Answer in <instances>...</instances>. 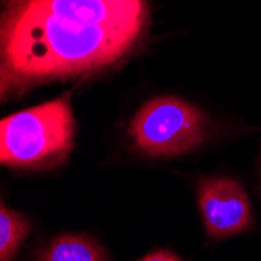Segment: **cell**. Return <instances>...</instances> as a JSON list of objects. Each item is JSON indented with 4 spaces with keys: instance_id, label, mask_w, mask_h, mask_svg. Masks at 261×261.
<instances>
[{
    "instance_id": "cell-3",
    "label": "cell",
    "mask_w": 261,
    "mask_h": 261,
    "mask_svg": "<svg viewBox=\"0 0 261 261\" xmlns=\"http://www.w3.org/2000/svg\"><path fill=\"white\" fill-rule=\"evenodd\" d=\"M130 136L147 155H178L203 142L205 119L197 108L177 97H156L135 114Z\"/></svg>"
},
{
    "instance_id": "cell-1",
    "label": "cell",
    "mask_w": 261,
    "mask_h": 261,
    "mask_svg": "<svg viewBox=\"0 0 261 261\" xmlns=\"http://www.w3.org/2000/svg\"><path fill=\"white\" fill-rule=\"evenodd\" d=\"M147 16L146 0H4L2 97L116 64L135 49Z\"/></svg>"
},
{
    "instance_id": "cell-4",
    "label": "cell",
    "mask_w": 261,
    "mask_h": 261,
    "mask_svg": "<svg viewBox=\"0 0 261 261\" xmlns=\"http://www.w3.org/2000/svg\"><path fill=\"white\" fill-rule=\"evenodd\" d=\"M199 206L206 233L227 238L252 227L253 218L244 188L231 178H206L199 183Z\"/></svg>"
},
{
    "instance_id": "cell-7",
    "label": "cell",
    "mask_w": 261,
    "mask_h": 261,
    "mask_svg": "<svg viewBox=\"0 0 261 261\" xmlns=\"http://www.w3.org/2000/svg\"><path fill=\"white\" fill-rule=\"evenodd\" d=\"M141 261H181L175 253L168 250H156L149 255H146Z\"/></svg>"
},
{
    "instance_id": "cell-6",
    "label": "cell",
    "mask_w": 261,
    "mask_h": 261,
    "mask_svg": "<svg viewBox=\"0 0 261 261\" xmlns=\"http://www.w3.org/2000/svg\"><path fill=\"white\" fill-rule=\"evenodd\" d=\"M29 221L2 205L0 208V261H11L23 238L29 234Z\"/></svg>"
},
{
    "instance_id": "cell-5",
    "label": "cell",
    "mask_w": 261,
    "mask_h": 261,
    "mask_svg": "<svg viewBox=\"0 0 261 261\" xmlns=\"http://www.w3.org/2000/svg\"><path fill=\"white\" fill-rule=\"evenodd\" d=\"M38 261H108L102 249L85 236L63 234L38 256Z\"/></svg>"
},
{
    "instance_id": "cell-2",
    "label": "cell",
    "mask_w": 261,
    "mask_h": 261,
    "mask_svg": "<svg viewBox=\"0 0 261 261\" xmlns=\"http://www.w3.org/2000/svg\"><path fill=\"white\" fill-rule=\"evenodd\" d=\"M70 96L11 114L0 122V160L13 168H45L72 149Z\"/></svg>"
}]
</instances>
